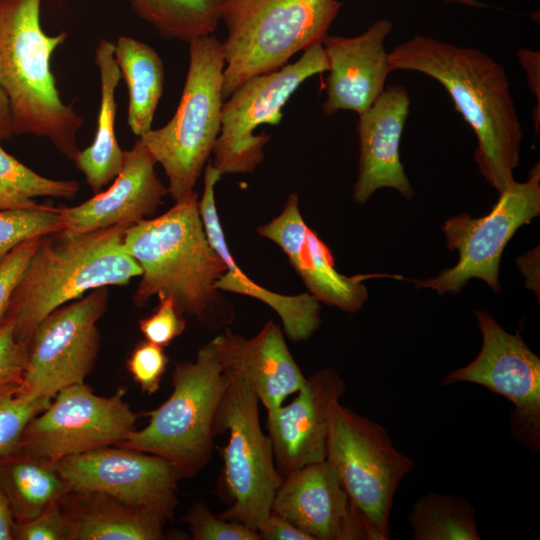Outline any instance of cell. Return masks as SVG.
Returning a JSON list of instances; mask_svg holds the SVG:
<instances>
[{
	"mask_svg": "<svg viewBox=\"0 0 540 540\" xmlns=\"http://www.w3.org/2000/svg\"><path fill=\"white\" fill-rule=\"evenodd\" d=\"M28 344L15 337V324L6 319L0 326V385L18 383L27 365Z\"/></svg>",
	"mask_w": 540,
	"mask_h": 540,
	"instance_id": "8d00e7d4",
	"label": "cell"
},
{
	"mask_svg": "<svg viewBox=\"0 0 540 540\" xmlns=\"http://www.w3.org/2000/svg\"><path fill=\"white\" fill-rule=\"evenodd\" d=\"M156 164L138 139L125 151L123 167L106 191L77 206L60 207L64 229L88 232L151 217L169 193L156 174Z\"/></svg>",
	"mask_w": 540,
	"mask_h": 540,
	"instance_id": "ffe728a7",
	"label": "cell"
},
{
	"mask_svg": "<svg viewBox=\"0 0 540 540\" xmlns=\"http://www.w3.org/2000/svg\"><path fill=\"white\" fill-rule=\"evenodd\" d=\"M329 70L322 43L304 50L292 64L255 76L239 86L223 102L221 129L212 154L220 173H251L264 158L269 134L254 135L262 124L277 125L281 109L309 77Z\"/></svg>",
	"mask_w": 540,
	"mask_h": 540,
	"instance_id": "30bf717a",
	"label": "cell"
},
{
	"mask_svg": "<svg viewBox=\"0 0 540 540\" xmlns=\"http://www.w3.org/2000/svg\"><path fill=\"white\" fill-rule=\"evenodd\" d=\"M482 334L477 357L453 370L442 381L447 386L474 383L509 400L510 435L532 451L540 448V359L520 334H510L485 311H476Z\"/></svg>",
	"mask_w": 540,
	"mask_h": 540,
	"instance_id": "5bb4252c",
	"label": "cell"
},
{
	"mask_svg": "<svg viewBox=\"0 0 540 540\" xmlns=\"http://www.w3.org/2000/svg\"><path fill=\"white\" fill-rule=\"evenodd\" d=\"M42 237L20 244L0 262V326L6 320L12 294Z\"/></svg>",
	"mask_w": 540,
	"mask_h": 540,
	"instance_id": "d590c367",
	"label": "cell"
},
{
	"mask_svg": "<svg viewBox=\"0 0 540 540\" xmlns=\"http://www.w3.org/2000/svg\"><path fill=\"white\" fill-rule=\"evenodd\" d=\"M392 29L391 21L379 19L355 37H324L322 45L329 63L322 106L326 116L339 110L361 115L384 92L386 79L393 71L384 41Z\"/></svg>",
	"mask_w": 540,
	"mask_h": 540,
	"instance_id": "d6986e66",
	"label": "cell"
},
{
	"mask_svg": "<svg viewBox=\"0 0 540 540\" xmlns=\"http://www.w3.org/2000/svg\"><path fill=\"white\" fill-rule=\"evenodd\" d=\"M114 56L128 87V125L141 137L152 129L163 93V62L149 45L128 36H121L114 43Z\"/></svg>",
	"mask_w": 540,
	"mask_h": 540,
	"instance_id": "4316f807",
	"label": "cell"
},
{
	"mask_svg": "<svg viewBox=\"0 0 540 540\" xmlns=\"http://www.w3.org/2000/svg\"><path fill=\"white\" fill-rule=\"evenodd\" d=\"M220 171L207 162L204 189L198 201V210L207 239L212 249L227 266L225 273L216 281L218 290L246 295L271 307L281 318L286 336L293 342L309 339L319 328L320 304L311 294L282 295L272 292L252 281L234 262L228 249L215 203V185L221 178Z\"/></svg>",
	"mask_w": 540,
	"mask_h": 540,
	"instance_id": "603a6c76",
	"label": "cell"
},
{
	"mask_svg": "<svg viewBox=\"0 0 540 540\" xmlns=\"http://www.w3.org/2000/svg\"><path fill=\"white\" fill-rule=\"evenodd\" d=\"M78 191L77 181L44 177L0 146V211L38 207L37 197L73 199Z\"/></svg>",
	"mask_w": 540,
	"mask_h": 540,
	"instance_id": "f546056e",
	"label": "cell"
},
{
	"mask_svg": "<svg viewBox=\"0 0 540 540\" xmlns=\"http://www.w3.org/2000/svg\"><path fill=\"white\" fill-rule=\"evenodd\" d=\"M225 66L222 43L213 35L189 42V66L171 120L139 137L168 178L175 202L194 192L221 129Z\"/></svg>",
	"mask_w": 540,
	"mask_h": 540,
	"instance_id": "52a82bcc",
	"label": "cell"
},
{
	"mask_svg": "<svg viewBox=\"0 0 540 540\" xmlns=\"http://www.w3.org/2000/svg\"><path fill=\"white\" fill-rule=\"evenodd\" d=\"M0 489L15 523L34 518L69 491L54 463L18 451L0 456Z\"/></svg>",
	"mask_w": 540,
	"mask_h": 540,
	"instance_id": "484cf974",
	"label": "cell"
},
{
	"mask_svg": "<svg viewBox=\"0 0 540 540\" xmlns=\"http://www.w3.org/2000/svg\"><path fill=\"white\" fill-rule=\"evenodd\" d=\"M168 356L164 347L148 340L139 342L132 350L126 367L143 393H156L167 369Z\"/></svg>",
	"mask_w": 540,
	"mask_h": 540,
	"instance_id": "836d02e7",
	"label": "cell"
},
{
	"mask_svg": "<svg viewBox=\"0 0 540 540\" xmlns=\"http://www.w3.org/2000/svg\"><path fill=\"white\" fill-rule=\"evenodd\" d=\"M18 386V383L0 385V456L17 450L27 424L51 403L49 398L22 397Z\"/></svg>",
	"mask_w": 540,
	"mask_h": 540,
	"instance_id": "1f68e13d",
	"label": "cell"
},
{
	"mask_svg": "<svg viewBox=\"0 0 540 540\" xmlns=\"http://www.w3.org/2000/svg\"><path fill=\"white\" fill-rule=\"evenodd\" d=\"M138 325L146 340L166 347L183 333L186 321L172 298L160 297L154 312L140 319Z\"/></svg>",
	"mask_w": 540,
	"mask_h": 540,
	"instance_id": "e575fe53",
	"label": "cell"
},
{
	"mask_svg": "<svg viewBox=\"0 0 540 540\" xmlns=\"http://www.w3.org/2000/svg\"><path fill=\"white\" fill-rule=\"evenodd\" d=\"M226 0H130L139 17L168 39L186 42L212 35Z\"/></svg>",
	"mask_w": 540,
	"mask_h": 540,
	"instance_id": "83f0119b",
	"label": "cell"
},
{
	"mask_svg": "<svg viewBox=\"0 0 540 540\" xmlns=\"http://www.w3.org/2000/svg\"><path fill=\"white\" fill-rule=\"evenodd\" d=\"M410 111V97L402 85L388 87L359 115L358 175L353 197L363 204L378 189H396L405 198L413 196L400 160V142Z\"/></svg>",
	"mask_w": 540,
	"mask_h": 540,
	"instance_id": "44dd1931",
	"label": "cell"
},
{
	"mask_svg": "<svg viewBox=\"0 0 540 540\" xmlns=\"http://www.w3.org/2000/svg\"><path fill=\"white\" fill-rule=\"evenodd\" d=\"M69 491H97L172 520L181 471L158 455L107 446L54 463Z\"/></svg>",
	"mask_w": 540,
	"mask_h": 540,
	"instance_id": "9a60e30c",
	"label": "cell"
},
{
	"mask_svg": "<svg viewBox=\"0 0 540 540\" xmlns=\"http://www.w3.org/2000/svg\"><path fill=\"white\" fill-rule=\"evenodd\" d=\"M183 521L188 525L194 540H260L256 531L215 515L201 501L192 504Z\"/></svg>",
	"mask_w": 540,
	"mask_h": 540,
	"instance_id": "d6a6232c",
	"label": "cell"
},
{
	"mask_svg": "<svg viewBox=\"0 0 540 540\" xmlns=\"http://www.w3.org/2000/svg\"><path fill=\"white\" fill-rule=\"evenodd\" d=\"M414 540H480L474 507L461 496L428 492L408 517Z\"/></svg>",
	"mask_w": 540,
	"mask_h": 540,
	"instance_id": "f1b7e54d",
	"label": "cell"
},
{
	"mask_svg": "<svg viewBox=\"0 0 540 540\" xmlns=\"http://www.w3.org/2000/svg\"><path fill=\"white\" fill-rule=\"evenodd\" d=\"M325 460L339 476L374 540L390 538V512L414 461L398 450L388 431L336 401L330 410Z\"/></svg>",
	"mask_w": 540,
	"mask_h": 540,
	"instance_id": "9c48e42d",
	"label": "cell"
},
{
	"mask_svg": "<svg viewBox=\"0 0 540 540\" xmlns=\"http://www.w3.org/2000/svg\"><path fill=\"white\" fill-rule=\"evenodd\" d=\"M446 2H454L468 7L481 8L486 7L484 3L479 0H444Z\"/></svg>",
	"mask_w": 540,
	"mask_h": 540,
	"instance_id": "7bdbcfd3",
	"label": "cell"
},
{
	"mask_svg": "<svg viewBox=\"0 0 540 540\" xmlns=\"http://www.w3.org/2000/svg\"><path fill=\"white\" fill-rule=\"evenodd\" d=\"M211 343L222 367L240 373L266 410L282 405L306 381L280 327L272 320L253 338L246 339L226 328Z\"/></svg>",
	"mask_w": 540,
	"mask_h": 540,
	"instance_id": "7402d4cb",
	"label": "cell"
},
{
	"mask_svg": "<svg viewBox=\"0 0 540 540\" xmlns=\"http://www.w3.org/2000/svg\"><path fill=\"white\" fill-rule=\"evenodd\" d=\"M61 499L51 502L34 518L23 523H15L14 539L66 540Z\"/></svg>",
	"mask_w": 540,
	"mask_h": 540,
	"instance_id": "74e56055",
	"label": "cell"
},
{
	"mask_svg": "<svg viewBox=\"0 0 540 540\" xmlns=\"http://www.w3.org/2000/svg\"><path fill=\"white\" fill-rule=\"evenodd\" d=\"M345 392L340 374L325 368L306 377L290 403L267 410V434L282 476L325 460L330 410Z\"/></svg>",
	"mask_w": 540,
	"mask_h": 540,
	"instance_id": "e0dca14e",
	"label": "cell"
},
{
	"mask_svg": "<svg viewBox=\"0 0 540 540\" xmlns=\"http://www.w3.org/2000/svg\"><path fill=\"white\" fill-rule=\"evenodd\" d=\"M64 229L60 207L0 211V262L17 246L37 237Z\"/></svg>",
	"mask_w": 540,
	"mask_h": 540,
	"instance_id": "4dcf8cb0",
	"label": "cell"
},
{
	"mask_svg": "<svg viewBox=\"0 0 540 540\" xmlns=\"http://www.w3.org/2000/svg\"><path fill=\"white\" fill-rule=\"evenodd\" d=\"M125 395L126 388L119 387L109 397L98 396L84 382L60 390L27 424L16 451L55 463L122 443L139 417Z\"/></svg>",
	"mask_w": 540,
	"mask_h": 540,
	"instance_id": "8fae6325",
	"label": "cell"
},
{
	"mask_svg": "<svg viewBox=\"0 0 540 540\" xmlns=\"http://www.w3.org/2000/svg\"><path fill=\"white\" fill-rule=\"evenodd\" d=\"M15 520L8 502L0 489V540L14 539Z\"/></svg>",
	"mask_w": 540,
	"mask_h": 540,
	"instance_id": "60d3db41",
	"label": "cell"
},
{
	"mask_svg": "<svg viewBox=\"0 0 540 540\" xmlns=\"http://www.w3.org/2000/svg\"><path fill=\"white\" fill-rule=\"evenodd\" d=\"M271 511L313 540H374L364 517L326 460L283 476Z\"/></svg>",
	"mask_w": 540,
	"mask_h": 540,
	"instance_id": "2e32d148",
	"label": "cell"
},
{
	"mask_svg": "<svg viewBox=\"0 0 540 540\" xmlns=\"http://www.w3.org/2000/svg\"><path fill=\"white\" fill-rule=\"evenodd\" d=\"M392 70L423 73L438 81L477 137L474 159L499 193L516 180L523 138L505 68L482 50L415 35L389 52Z\"/></svg>",
	"mask_w": 540,
	"mask_h": 540,
	"instance_id": "6da1fadb",
	"label": "cell"
},
{
	"mask_svg": "<svg viewBox=\"0 0 540 540\" xmlns=\"http://www.w3.org/2000/svg\"><path fill=\"white\" fill-rule=\"evenodd\" d=\"M341 6L337 0H226L223 100L247 80L279 70L297 52L322 43Z\"/></svg>",
	"mask_w": 540,
	"mask_h": 540,
	"instance_id": "5b68a950",
	"label": "cell"
},
{
	"mask_svg": "<svg viewBox=\"0 0 540 540\" xmlns=\"http://www.w3.org/2000/svg\"><path fill=\"white\" fill-rule=\"evenodd\" d=\"M100 77V106L95 137L90 146L79 150L73 159L94 194L110 183L123 167L125 151L115 133L116 88L121 72L114 56V43L102 39L95 51Z\"/></svg>",
	"mask_w": 540,
	"mask_h": 540,
	"instance_id": "d4e9b609",
	"label": "cell"
},
{
	"mask_svg": "<svg viewBox=\"0 0 540 540\" xmlns=\"http://www.w3.org/2000/svg\"><path fill=\"white\" fill-rule=\"evenodd\" d=\"M66 540H160L166 520L97 491H68L61 499Z\"/></svg>",
	"mask_w": 540,
	"mask_h": 540,
	"instance_id": "cb8c5ba5",
	"label": "cell"
},
{
	"mask_svg": "<svg viewBox=\"0 0 540 540\" xmlns=\"http://www.w3.org/2000/svg\"><path fill=\"white\" fill-rule=\"evenodd\" d=\"M227 384V372L209 342L194 361L175 363L171 395L145 413L146 427L133 431L118 446L163 457L184 479L194 477L212 457L216 416Z\"/></svg>",
	"mask_w": 540,
	"mask_h": 540,
	"instance_id": "8992f818",
	"label": "cell"
},
{
	"mask_svg": "<svg viewBox=\"0 0 540 540\" xmlns=\"http://www.w3.org/2000/svg\"><path fill=\"white\" fill-rule=\"evenodd\" d=\"M130 224L88 232L63 229L41 238L10 300L6 319L18 341L29 342L39 323L57 308L91 290L123 286L141 276L124 249Z\"/></svg>",
	"mask_w": 540,
	"mask_h": 540,
	"instance_id": "3957f363",
	"label": "cell"
},
{
	"mask_svg": "<svg viewBox=\"0 0 540 540\" xmlns=\"http://www.w3.org/2000/svg\"><path fill=\"white\" fill-rule=\"evenodd\" d=\"M225 370V369H224ZM228 384L218 408L216 435L228 433L220 448L223 492L229 507L218 515L257 532L271 512L283 476L278 472L271 440L261 428L259 399L238 372L225 370Z\"/></svg>",
	"mask_w": 540,
	"mask_h": 540,
	"instance_id": "ba28073f",
	"label": "cell"
},
{
	"mask_svg": "<svg viewBox=\"0 0 540 540\" xmlns=\"http://www.w3.org/2000/svg\"><path fill=\"white\" fill-rule=\"evenodd\" d=\"M516 54L519 63L526 72L528 87L537 99V109L533 112V120L535 130L538 132L540 126V53L519 48Z\"/></svg>",
	"mask_w": 540,
	"mask_h": 540,
	"instance_id": "ab89813d",
	"label": "cell"
},
{
	"mask_svg": "<svg viewBox=\"0 0 540 540\" xmlns=\"http://www.w3.org/2000/svg\"><path fill=\"white\" fill-rule=\"evenodd\" d=\"M108 287L97 288L46 316L28 342L27 365L18 393L52 399L60 390L83 383L100 348L98 321L107 310Z\"/></svg>",
	"mask_w": 540,
	"mask_h": 540,
	"instance_id": "7c38bea8",
	"label": "cell"
},
{
	"mask_svg": "<svg viewBox=\"0 0 540 540\" xmlns=\"http://www.w3.org/2000/svg\"><path fill=\"white\" fill-rule=\"evenodd\" d=\"M257 232L275 242L287 255L295 271L319 302L354 313L361 309L368 293L362 282L386 274H358L347 277L335 269L327 245L304 222L296 193L289 195L283 211Z\"/></svg>",
	"mask_w": 540,
	"mask_h": 540,
	"instance_id": "ac0fdd59",
	"label": "cell"
},
{
	"mask_svg": "<svg viewBox=\"0 0 540 540\" xmlns=\"http://www.w3.org/2000/svg\"><path fill=\"white\" fill-rule=\"evenodd\" d=\"M12 134L11 114L7 98L0 88V141L9 139Z\"/></svg>",
	"mask_w": 540,
	"mask_h": 540,
	"instance_id": "b9f144b4",
	"label": "cell"
},
{
	"mask_svg": "<svg viewBox=\"0 0 540 540\" xmlns=\"http://www.w3.org/2000/svg\"><path fill=\"white\" fill-rule=\"evenodd\" d=\"M123 243L142 270L133 298L137 306L153 296L170 297L182 315L208 328L232 322V307L215 287L227 266L209 244L197 192L162 215L129 226Z\"/></svg>",
	"mask_w": 540,
	"mask_h": 540,
	"instance_id": "7a4b0ae2",
	"label": "cell"
},
{
	"mask_svg": "<svg viewBox=\"0 0 540 540\" xmlns=\"http://www.w3.org/2000/svg\"><path fill=\"white\" fill-rule=\"evenodd\" d=\"M260 540H313L280 514L271 511L257 529Z\"/></svg>",
	"mask_w": 540,
	"mask_h": 540,
	"instance_id": "f35d334b",
	"label": "cell"
},
{
	"mask_svg": "<svg viewBox=\"0 0 540 540\" xmlns=\"http://www.w3.org/2000/svg\"><path fill=\"white\" fill-rule=\"evenodd\" d=\"M41 1L0 0V88L9 104L13 135L45 137L73 160L83 119L62 101L50 65L67 34L43 31Z\"/></svg>",
	"mask_w": 540,
	"mask_h": 540,
	"instance_id": "277c9868",
	"label": "cell"
},
{
	"mask_svg": "<svg viewBox=\"0 0 540 540\" xmlns=\"http://www.w3.org/2000/svg\"><path fill=\"white\" fill-rule=\"evenodd\" d=\"M540 213V166L534 165L525 182H513L500 192L492 210L473 218L460 214L443 225L447 246L458 249L459 260L438 276L414 280L417 287L435 289L439 294L458 293L471 278L484 280L494 291L500 289L499 263L507 242L516 230Z\"/></svg>",
	"mask_w": 540,
	"mask_h": 540,
	"instance_id": "4fadbf2b",
	"label": "cell"
}]
</instances>
